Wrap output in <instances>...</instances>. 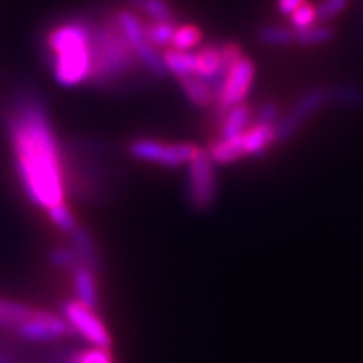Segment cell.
<instances>
[{"instance_id":"30bf717a","label":"cell","mask_w":363,"mask_h":363,"mask_svg":"<svg viewBox=\"0 0 363 363\" xmlns=\"http://www.w3.org/2000/svg\"><path fill=\"white\" fill-rule=\"evenodd\" d=\"M13 332L18 340L28 341V343H55V341L74 336V330L63 315L37 308Z\"/></svg>"},{"instance_id":"484cf974","label":"cell","mask_w":363,"mask_h":363,"mask_svg":"<svg viewBox=\"0 0 363 363\" xmlns=\"http://www.w3.org/2000/svg\"><path fill=\"white\" fill-rule=\"evenodd\" d=\"M48 260L54 267L57 269H65V272H72L74 267H78L82 264L78 253L74 251L72 245H57L50 251L48 255Z\"/></svg>"},{"instance_id":"4dcf8cb0","label":"cell","mask_w":363,"mask_h":363,"mask_svg":"<svg viewBox=\"0 0 363 363\" xmlns=\"http://www.w3.org/2000/svg\"><path fill=\"white\" fill-rule=\"evenodd\" d=\"M306 0H277V8L284 15H291L297 8L304 4Z\"/></svg>"},{"instance_id":"6da1fadb","label":"cell","mask_w":363,"mask_h":363,"mask_svg":"<svg viewBox=\"0 0 363 363\" xmlns=\"http://www.w3.org/2000/svg\"><path fill=\"white\" fill-rule=\"evenodd\" d=\"M15 170L32 205L50 211L67 203L60 138L45 100L35 91L18 92L6 116Z\"/></svg>"},{"instance_id":"603a6c76","label":"cell","mask_w":363,"mask_h":363,"mask_svg":"<svg viewBox=\"0 0 363 363\" xmlns=\"http://www.w3.org/2000/svg\"><path fill=\"white\" fill-rule=\"evenodd\" d=\"M135 9L147 15L150 21H175L174 9L168 0H128Z\"/></svg>"},{"instance_id":"f546056e","label":"cell","mask_w":363,"mask_h":363,"mask_svg":"<svg viewBox=\"0 0 363 363\" xmlns=\"http://www.w3.org/2000/svg\"><path fill=\"white\" fill-rule=\"evenodd\" d=\"M362 94L356 91L354 87H337V89H330V101H336V104H343V106H356L362 101Z\"/></svg>"},{"instance_id":"7c38bea8","label":"cell","mask_w":363,"mask_h":363,"mask_svg":"<svg viewBox=\"0 0 363 363\" xmlns=\"http://www.w3.org/2000/svg\"><path fill=\"white\" fill-rule=\"evenodd\" d=\"M242 147H244L245 157H258L269 150L272 146L279 144V135H277V125L255 122L240 135Z\"/></svg>"},{"instance_id":"44dd1931","label":"cell","mask_w":363,"mask_h":363,"mask_svg":"<svg viewBox=\"0 0 363 363\" xmlns=\"http://www.w3.org/2000/svg\"><path fill=\"white\" fill-rule=\"evenodd\" d=\"M175 28H177L175 21H147L144 23L147 41L155 48H170Z\"/></svg>"},{"instance_id":"cb8c5ba5","label":"cell","mask_w":363,"mask_h":363,"mask_svg":"<svg viewBox=\"0 0 363 363\" xmlns=\"http://www.w3.org/2000/svg\"><path fill=\"white\" fill-rule=\"evenodd\" d=\"M46 216L52 221V225L57 227L61 233L65 235H70L72 230L78 229L79 221L74 214L72 208L69 207V203H61V205H55L50 211H46Z\"/></svg>"},{"instance_id":"d6986e66","label":"cell","mask_w":363,"mask_h":363,"mask_svg":"<svg viewBox=\"0 0 363 363\" xmlns=\"http://www.w3.org/2000/svg\"><path fill=\"white\" fill-rule=\"evenodd\" d=\"M258 41L272 48H284L297 43L295 39V30L291 26H282V24H267L258 30Z\"/></svg>"},{"instance_id":"1f68e13d","label":"cell","mask_w":363,"mask_h":363,"mask_svg":"<svg viewBox=\"0 0 363 363\" xmlns=\"http://www.w3.org/2000/svg\"><path fill=\"white\" fill-rule=\"evenodd\" d=\"M0 363H15V362L11 358H9L8 354H4V352H0Z\"/></svg>"},{"instance_id":"4316f807","label":"cell","mask_w":363,"mask_h":363,"mask_svg":"<svg viewBox=\"0 0 363 363\" xmlns=\"http://www.w3.org/2000/svg\"><path fill=\"white\" fill-rule=\"evenodd\" d=\"M290 23L294 30H304V28L315 24L318 23V6L304 2L290 15Z\"/></svg>"},{"instance_id":"7402d4cb","label":"cell","mask_w":363,"mask_h":363,"mask_svg":"<svg viewBox=\"0 0 363 363\" xmlns=\"http://www.w3.org/2000/svg\"><path fill=\"white\" fill-rule=\"evenodd\" d=\"M203 41L201 28L196 24H177L170 48L175 50H196Z\"/></svg>"},{"instance_id":"52a82bcc","label":"cell","mask_w":363,"mask_h":363,"mask_svg":"<svg viewBox=\"0 0 363 363\" xmlns=\"http://www.w3.org/2000/svg\"><path fill=\"white\" fill-rule=\"evenodd\" d=\"M330 104V87H312L308 91H304L297 101L290 109L286 111L281 116L279 124H277V135H279V144L288 143L290 138L299 133L304 124L312 118L315 113L323 109V107Z\"/></svg>"},{"instance_id":"5bb4252c","label":"cell","mask_w":363,"mask_h":363,"mask_svg":"<svg viewBox=\"0 0 363 363\" xmlns=\"http://www.w3.org/2000/svg\"><path fill=\"white\" fill-rule=\"evenodd\" d=\"M69 236H70V245H72L74 251L78 253L83 266H89L91 269L100 273L101 257H100V251H98L96 242H94V238L91 236V233H89L85 227L78 225V229L72 230Z\"/></svg>"},{"instance_id":"e0dca14e","label":"cell","mask_w":363,"mask_h":363,"mask_svg":"<svg viewBox=\"0 0 363 363\" xmlns=\"http://www.w3.org/2000/svg\"><path fill=\"white\" fill-rule=\"evenodd\" d=\"M166 70L168 74L175 76L177 79L196 76V52L189 50H175V48H164L162 52Z\"/></svg>"},{"instance_id":"ac0fdd59","label":"cell","mask_w":363,"mask_h":363,"mask_svg":"<svg viewBox=\"0 0 363 363\" xmlns=\"http://www.w3.org/2000/svg\"><path fill=\"white\" fill-rule=\"evenodd\" d=\"M35 308L21 303V301L8 299V297H0V330H11L26 321Z\"/></svg>"},{"instance_id":"8fae6325","label":"cell","mask_w":363,"mask_h":363,"mask_svg":"<svg viewBox=\"0 0 363 363\" xmlns=\"http://www.w3.org/2000/svg\"><path fill=\"white\" fill-rule=\"evenodd\" d=\"M196 76L211 85L218 94L223 76H225V65L221 55V45H205L196 50Z\"/></svg>"},{"instance_id":"d4e9b609","label":"cell","mask_w":363,"mask_h":363,"mask_svg":"<svg viewBox=\"0 0 363 363\" xmlns=\"http://www.w3.org/2000/svg\"><path fill=\"white\" fill-rule=\"evenodd\" d=\"M61 363H115L111 349L106 347H91V349L78 350L72 354L65 356Z\"/></svg>"},{"instance_id":"277c9868","label":"cell","mask_w":363,"mask_h":363,"mask_svg":"<svg viewBox=\"0 0 363 363\" xmlns=\"http://www.w3.org/2000/svg\"><path fill=\"white\" fill-rule=\"evenodd\" d=\"M198 152L199 146L192 143H168L150 137L133 138L128 144V153L133 161L162 166V168L189 166Z\"/></svg>"},{"instance_id":"3957f363","label":"cell","mask_w":363,"mask_h":363,"mask_svg":"<svg viewBox=\"0 0 363 363\" xmlns=\"http://www.w3.org/2000/svg\"><path fill=\"white\" fill-rule=\"evenodd\" d=\"M92 26V65L89 83L96 89L116 87L138 69H143L135 57L131 45L120 30L116 17L91 21Z\"/></svg>"},{"instance_id":"4fadbf2b","label":"cell","mask_w":363,"mask_h":363,"mask_svg":"<svg viewBox=\"0 0 363 363\" xmlns=\"http://www.w3.org/2000/svg\"><path fill=\"white\" fill-rule=\"evenodd\" d=\"M72 288H74V299L79 303L87 304L91 308H98L100 304V286H98V272L91 269L89 266L79 264L74 267L72 272Z\"/></svg>"},{"instance_id":"7a4b0ae2","label":"cell","mask_w":363,"mask_h":363,"mask_svg":"<svg viewBox=\"0 0 363 363\" xmlns=\"http://www.w3.org/2000/svg\"><path fill=\"white\" fill-rule=\"evenodd\" d=\"M48 65L55 83L76 89L89 83L92 65V26L87 18H69L46 33Z\"/></svg>"},{"instance_id":"2e32d148","label":"cell","mask_w":363,"mask_h":363,"mask_svg":"<svg viewBox=\"0 0 363 363\" xmlns=\"http://www.w3.org/2000/svg\"><path fill=\"white\" fill-rule=\"evenodd\" d=\"M181 85V91L186 96V100L198 109H208L216 104V92L205 79L198 76H189V78L177 79Z\"/></svg>"},{"instance_id":"ba28073f","label":"cell","mask_w":363,"mask_h":363,"mask_svg":"<svg viewBox=\"0 0 363 363\" xmlns=\"http://www.w3.org/2000/svg\"><path fill=\"white\" fill-rule=\"evenodd\" d=\"M255 76H257V65L245 54L227 70L223 82L218 89L216 104H214L220 116L247 100L249 92L253 89Z\"/></svg>"},{"instance_id":"9a60e30c","label":"cell","mask_w":363,"mask_h":363,"mask_svg":"<svg viewBox=\"0 0 363 363\" xmlns=\"http://www.w3.org/2000/svg\"><path fill=\"white\" fill-rule=\"evenodd\" d=\"M255 111L247 106V104H240L229 109L227 113L221 115L220 124V138H233L238 137L253 124Z\"/></svg>"},{"instance_id":"8992f818","label":"cell","mask_w":363,"mask_h":363,"mask_svg":"<svg viewBox=\"0 0 363 363\" xmlns=\"http://www.w3.org/2000/svg\"><path fill=\"white\" fill-rule=\"evenodd\" d=\"M116 23H118L120 30L124 32L125 39L131 45L135 57L138 60L140 67L146 70L147 74H152L155 78H162L168 74L166 70L164 60L159 48L147 41L146 30H144V21L137 17L131 9H120L118 13H115Z\"/></svg>"},{"instance_id":"83f0119b","label":"cell","mask_w":363,"mask_h":363,"mask_svg":"<svg viewBox=\"0 0 363 363\" xmlns=\"http://www.w3.org/2000/svg\"><path fill=\"white\" fill-rule=\"evenodd\" d=\"M350 0H323L318 6V21L319 23H330L349 8Z\"/></svg>"},{"instance_id":"ffe728a7","label":"cell","mask_w":363,"mask_h":363,"mask_svg":"<svg viewBox=\"0 0 363 363\" xmlns=\"http://www.w3.org/2000/svg\"><path fill=\"white\" fill-rule=\"evenodd\" d=\"M336 30L327 23L312 24V26L304 28V30H295V45L301 46H323L334 41Z\"/></svg>"},{"instance_id":"9c48e42d","label":"cell","mask_w":363,"mask_h":363,"mask_svg":"<svg viewBox=\"0 0 363 363\" xmlns=\"http://www.w3.org/2000/svg\"><path fill=\"white\" fill-rule=\"evenodd\" d=\"M61 315L67 319L74 334L82 336L92 347H113L109 328L106 327L104 319L96 313V308L79 303L78 299H67L61 303Z\"/></svg>"},{"instance_id":"5b68a950","label":"cell","mask_w":363,"mask_h":363,"mask_svg":"<svg viewBox=\"0 0 363 363\" xmlns=\"http://www.w3.org/2000/svg\"><path fill=\"white\" fill-rule=\"evenodd\" d=\"M220 184H218L216 162L208 155V150L199 147L189 164L186 174V199L190 207L198 212H208L218 201Z\"/></svg>"},{"instance_id":"f1b7e54d","label":"cell","mask_w":363,"mask_h":363,"mask_svg":"<svg viewBox=\"0 0 363 363\" xmlns=\"http://www.w3.org/2000/svg\"><path fill=\"white\" fill-rule=\"evenodd\" d=\"M282 113L275 101H264L255 111V122H262V124L277 125L281 120Z\"/></svg>"}]
</instances>
